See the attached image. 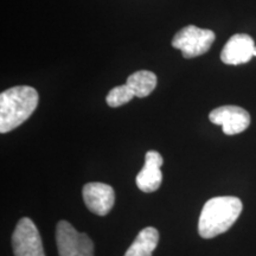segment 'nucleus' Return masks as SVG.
<instances>
[{
  "label": "nucleus",
  "instance_id": "nucleus-1",
  "mask_svg": "<svg viewBox=\"0 0 256 256\" xmlns=\"http://www.w3.org/2000/svg\"><path fill=\"white\" fill-rule=\"evenodd\" d=\"M241 200L232 196L214 197L204 204L198 220L200 238H212L228 232L241 215Z\"/></svg>",
  "mask_w": 256,
  "mask_h": 256
},
{
  "label": "nucleus",
  "instance_id": "nucleus-2",
  "mask_svg": "<svg viewBox=\"0 0 256 256\" xmlns=\"http://www.w3.org/2000/svg\"><path fill=\"white\" fill-rule=\"evenodd\" d=\"M40 96L34 88L18 86L0 94V133H8L36 110Z\"/></svg>",
  "mask_w": 256,
  "mask_h": 256
},
{
  "label": "nucleus",
  "instance_id": "nucleus-3",
  "mask_svg": "<svg viewBox=\"0 0 256 256\" xmlns=\"http://www.w3.org/2000/svg\"><path fill=\"white\" fill-rule=\"evenodd\" d=\"M215 38L214 31L188 25L176 34L172 40V46L180 50L185 58H194L209 51Z\"/></svg>",
  "mask_w": 256,
  "mask_h": 256
},
{
  "label": "nucleus",
  "instance_id": "nucleus-4",
  "mask_svg": "<svg viewBox=\"0 0 256 256\" xmlns=\"http://www.w3.org/2000/svg\"><path fill=\"white\" fill-rule=\"evenodd\" d=\"M56 243L60 256H94V244L84 232H78L66 220L56 226Z\"/></svg>",
  "mask_w": 256,
  "mask_h": 256
},
{
  "label": "nucleus",
  "instance_id": "nucleus-5",
  "mask_svg": "<svg viewBox=\"0 0 256 256\" xmlns=\"http://www.w3.org/2000/svg\"><path fill=\"white\" fill-rule=\"evenodd\" d=\"M12 247L14 256H46L40 232L28 217L17 223L12 235Z\"/></svg>",
  "mask_w": 256,
  "mask_h": 256
},
{
  "label": "nucleus",
  "instance_id": "nucleus-6",
  "mask_svg": "<svg viewBox=\"0 0 256 256\" xmlns=\"http://www.w3.org/2000/svg\"><path fill=\"white\" fill-rule=\"evenodd\" d=\"M209 119L212 124L222 127L224 134L235 136L244 132L250 124V115L238 106H222L211 110Z\"/></svg>",
  "mask_w": 256,
  "mask_h": 256
},
{
  "label": "nucleus",
  "instance_id": "nucleus-7",
  "mask_svg": "<svg viewBox=\"0 0 256 256\" xmlns=\"http://www.w3.org/2000/svg\"><path fill=\"white\" fill-rule=\"evenodd\" d=\"M83 200L89 211L98 216H106L115 202L113 188L104 183H88L82 190Z\"/></svg>",
  "mask_w": 256,
  "mask_h": 256
},
{
  "label": "nucleus",
  "instance_id": "nucleus-8",
  "mask_svg": "<svg viewBox=\"0 0 256 256\" xmlns=\"http://www.w3.org/2000/svg\"><path fill=\"white\" fill-rule=\"evenodd\" d=\"M255 48V42L249 34H234L224 46L220 52V60L229 66L247 63L254 56Z\"/></svg>",
  "mask_w": 256,
  "mask_h": 256
},
{
  "label": "nucleus",
  "instance_id": "nucleus-9",
  "mask_svg": "<svg viewBox=\"0 0 256 256\" xmlns=\"http://www.w3.org/2000/svg\"><path fill=\"white\" fill-rule=\"evenodd\" d=\"M162 156L156 151H148L145 156V165L136 176V185L144 192H154L162 182Z\"/></svg>",
  "mask_w": 256,
  "mask_h": 256
},
{
  "label": "nucleus",
  "instance_id": "nucleus-10",
  "mask_svg": "<svg viewBox=\"0 0 256 256\" xmlns=\"http://www.w3.org/2000/svg\"><path fill=\"white\" fill-rule=\"evenodd\" d=\"M159 242V232L153 226L144 228L124 252V256H152Z\"/></svg>",
  "mask_w": 256,
  "mask_h": 256
},
{
  "label": "nucleus",
  "instance_id": "nucleus-11",
  "mask_svg": "<svg viewBox=\"0 0 256 256\" xmlns=\"http://www.w3.org/2000/svg\"><path fill=\"white\" fill-rule=\"evenodd\" d=\"M156 76L152 72L139 70V72L128 76L127 84L132 89L134 95L138 98H146L156 87Z\"/></svg>",
  "mask_w": 256,
  "mask_h": 256
},
{
  "label": "nucleus",
  "instance_id": "nucleus-12",
  "mask_svg": "<svg viewBox=\"0 0 256 256\" xmlns=\"http://www.w3.org/2000/svg\"><path fill=\"white\" fill-rule=\"evenodd\" d=\"M134 96L136 95H134L133 90L126 83V84L118 86V87L112 89V90L108 92L107 98H106V101H107L108 106L115 108V107H120V106L130 102Z\"/></svg>",
  "mask_w": 256,
  "mask_h": 256
},
{
  "label": "nucleus",
  "instance_id": "nucleus-13",
  "mask_svg": "<svg viewBox=\"0 0 256 256\" xmlns=\"http://www.w3.org/2000/svg\"><path fill=\"white\" fill-rule=\"evenodd\" d=\"M254 56H256V48H255V51H254Z\"/></svg>",
  "mask_w": 256,
  "mask_h": 256
}]
</instances>
